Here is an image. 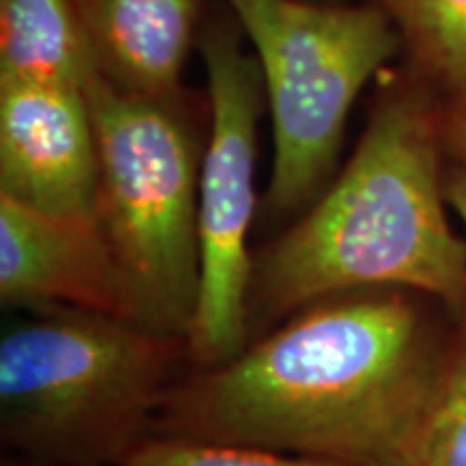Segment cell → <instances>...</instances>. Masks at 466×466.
<instances>
[{
    "label": "cell",
    "instance_id": "cell-7",
    "mask_svg": "<svg viewBox=\"0 0 466 466\" xmlns=\"http://www.w3.org/2000/svg\"><path fill=\"white\" fill-rule=\"evenodd\" d=\"M100 158L85 89L0 80V197L63 217H91Z\"/></svg>",
    "mask_w": 466,
    "mask_h": 466
},
{
    "label": "cell",
    "instance_id": "cell-2",
    "mask_svg": "<svg viewBox=\"0 0 466 466\" xmlns=\"http://www.w3.org/2000/svg\"><path fill=\"white\" fill-rule=\"evenodd\" d=\"M441 116L410 91L378 102L357 151L307 212L253 253L248 343L352 289L415 291L466 324V242L447 217Z\"/></svg>",
    "mask_w": 466,
    "mask_h": 466
},
{
    "label": "cell",
    "instance_id": "cell-10",
    "mask_svg": "<svg viewBox=\"0 0 466 466\" xmlns=\"http://www.w3.org/2000/svg\"><path fill=\"white\" fill-rule=\"evenodd\" d=\"M96 72L72 0H0V80L85 89Z\"/></svg>",
    "mask_w": 466,
    "mask_h": 466
},
{
    "label": "cell",
    "instance_id": "cell-3",
    "mask_svg": "<svg viewBox=\"0 0 466 466\" xmlns=\"http://www.w3.org/2000/svg\"><path fill=\"white\" fill-rule=\"evenodd\" d=\"M190 367L184 339L50 309L0 339V439L31 466H121Z\"/></svg>",
    "mask_w": 466,
    "mask_h": 466
},
{
    "label": "cell",
    "instance_id": "cell-4",
    "mask_svg": "<svg viewBox=\"0 0 466 466\" xmlns=\"http://www.w3.org/2000/svg\"><path fill=\"white\" fill-rule=\"evenodd\" d=\"M85 93L100 158L93 217L119 272L126 319L186 341L199 296L203 154L177 100L121 91L100 72Z\"/></svg>",
    "mask_w": 466,
    "mask_h": 466
},
{
    "label": "cell",
    "instance_id": "cell-5",
    "mask_svg": "<svg viewBox=\"0 0 466 466\" xmlns=\"http://www.w3.org/2000/svg\"><path fill=\"white\" fill-rule=\"evenodd\" d=\"M255 48L272 116L275 158L261 217H300L333 182L348 115L395 55L380 7L309 0H227Z\"/></svg>",
    "mask_w": 466,
    "mask_h": 466
},
{
    "label": "cell",
    "instance_id": "cell-16",
    "mask_svg": "<svg viewBox=\"0 0 466 466\" xmlns=\"http://www.w3.org/2000/svg\"><path fill=\"white\" fill-rule=\"evenodd\" d=\"M3 466H31V464L22 462V460H3Z\"/></svg>",
    "mask_w": 466,
    "mask_h": 466
},
{
    "label": "cell",
    "instance_id": "cell-15",
    "mask_svg": "<svg viewBox=\"0 0 466 466\" xmlns=\"http://www.w3.org/2000/svg\"><path fill=\"white\" fill-rule=\"evenodd\" d=\"M445 192L447 201L458 214L466 229V167L453 168V171L445 177Z\"/></svg>",
    "mask_w": 466,
    "mask_h": 466
},
{
    "label": "cell",
    "instance_id": "cell-11",
    "mask_svg": "<svg viewBox=\"0 0 466 466\" xmlns=\"http://www.w3.org/2000/svg\"><path fill=\"white\" fill-rule=\"evenodd\" d=\"M425 76L466 93V0H374Z\"/></svg>",
    "mask_w": 466,
    "mask_h": 466
},
{
    "label": "cell",
    "instance_id": "cell-1",
    "mask_svg": "<svg viewBox=\"0 0 466 466\" xmlns=\"http://www.w3.org/2000/svg\"><path fill=\"white\" fill-rule=\"evenodd\" d=\"M460 324L404 289L302 307L218 367H188L154 436L258 447L346 466H412Z\"/></svg>",
    "mask_w": 466,
    "mask_h": 466
},
{
    "label": "cell",
    "instance_id": "cell-8",
    "mask_svg": "<svg viewBox=\"0 0 466 466\" xmlns=\"http://www.w3.org/2000/svg\"><path fill=\"white\" fill-rule=\"evenodd\" d=\"M0 302L126 319L119 272L96 217L39 212L0 197Z\"/></svg>",
    "mask_w": 466,
    "mask_h": 466
},
{
    "label": "cell",
    "instance_id": "cell-14",
    "mask_svg": "<svg viewBox=\"0 0 466 466\" xmlns=\"http://www.w3.org/2000/svg\"><path fill=\"white\" fill-rule=\"evenodd\" d=\"M442 145L466 167V93L453 96L451 106L441 116Z\"/></svg>",
    "mask_w": 466,
    "mask_h": 466
},
{
    "label": "cell",
    "instance_id": "cell-12",
    "mask_svg": "<svg viewBox=\"0 0 466 466\" xmlns=\"http://www.w3.org/2000/svg\"><path fill=\"white\" fill-rule=\"evenodd\" d=\"M121 466H346L258 447L214 445L151 436Z\"/></svg>",
    "mask_w": 466,
    "mask_h": 466
},
{
    "label": "cell",
    "instance_id": "cell-9",
    "mask_svg": "<svg viewBox=\"0 0 466 466\" xmlns=\"http://www.w3.org/2000/svg\"><path fill=\"white\" fill-rule=\"evenodd\" d=\"M97 72L116 89L177 100L199 0H72Z\"/></svg>",
    "mask_w": 466,
    "mask_h": 466
},
{
    "label": "cell",
    "instance_id": "cell-6",
    "mask_svg": "<svg viewBox=\"0 0 466 466\" xmlns=\"http://www.w3.org/2000/svg\"><path fill=\"white\" fill-rule=\"evenodd\" d=\"M206 58L212 127L199 177V296L186 348L190 367L206 370L236 359L248 346L250 227L259 212L255 192L258 121L264 80L238 35L209 28Z\"/></svg>",
    "mask_w": 466,
    "mask_h": 466
},
{
    "label": "cell",
    "instance_id": "cell-13",
    "mask_svg": "<svg viewBox=\"0 0 466 466\" xmlns=\"http://www.w3.org/2000/svg\"><path fill=\"white\" fill-rule=\"evenodd\" d=\"M412 466H466V324L458 329L445 389Z\"/></svg>",
    "mask_w": 466,
    "mask_h": 466
}]
</instances>
